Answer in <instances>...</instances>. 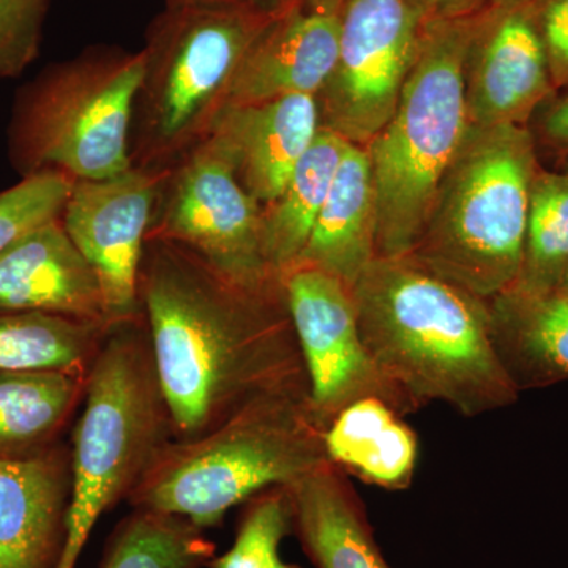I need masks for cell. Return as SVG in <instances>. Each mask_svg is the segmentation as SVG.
Returning a JSON list of instances; mask_svg holds the SVG:
<instances>
[{
    "label": "cell",
    "mask_w": 568,
    "mask_h": 568,
    "mask_svg": "<svg viewBox=\"0 0 568 568\" xmlns=\"http://www.w3.org/2000/svg\"><path fill=\"white\" fill-rule=\"evenodd\" d=\"M568 171V170H567Z\"/></svg>",
    "instance_id": "e575fe53"
},
{
    "label": "cell",
    "mask_w": 568,
    "mask_h": 568,
    "mask_svg": "<svg viewBox=\"0 0 568 568\" xmlns=\"http://www.w3.org/2000/svg\"><path fill=\"white\" fill-rule=\"evenodd\" d=\"M110 328L44 313L0 312V373L89 372Z\"/></svg>",
    "instance_id": "cb8c5ba5"
},
{
    "label": "cell",
    "mask_w": 568,
    "mask_h": 568,
    "mask_svg": "<svg viewBox=\"0 0 568 568\" xmlns=\"http://www.w3.org/2000/svg\"><path fill=\"white\" fill-rule=\"evenodd\" d=\"M484 11L426 21L416 62L384 129L366 145L377 205V257L407 256L470 130L466 67Z\"/></svg>",
    "instance_id": "277c9868"
},
{
    "label": "cell",
    "mask_w": 568,
    "mask_h": 568,
    "mask_svg": "<svg viewBox=\"0 0 568 568\" xmlns=\"http://www.w3.org/2000/svg\"><path fill=\"white\" fill-rule=\"evenodd\" d=\"M215 541L190 519L132 508L104 545L100 568H207Z\"/></svg>",
    "instance_id": "d4e9b609"
},
{
    "label": "cell",
    "mask_w": 568,
    "mask_h": 568,
    "mask_svg": "<svg viewBox=\"0 0 568 568\" xmlns=\"http://www.w3.org/2000/svg\"><path fill=\"white\" fill-rule=\"evenodd\" d=\"M500 361L519 394L568 381V290H510L489 302Z\"/></svg>",
    "instance_id": "ffe728a7"
},
{
    "label": "cell",
    "mask_w": 568,
    "mask_h": 568,
    "mask_svg": "<svg viewBox=\"0 0 568 568\" xmlns=\"http://www.w3.org/2000/svg\"><path fill=\"white\" fill-rule=\"evenodd\" d=\"M321 129L316 97L224 104L203 140L265 207L274 203ZM200 141V142H201Z\"/></svg>",
    "instance_id": "5bb4252c"
},
{
    "label": "cell",
    "mask_w": 568,
    "mask_h": 568,
    "mask_svg": "<svg viewBox=\"0 0 568 568\" xmlns=\"http://www.w3.org/2000/svg\"><path fill=\"white\" fill-rule=\"evenodd\" d=\"M534 2H537V0H488V7L504 9V7L529 6Z\"/></svg>",
    "instance_id": "d6a6232c"
},
{
    "label": "cell",
    "mask_w": 568,
    "mask_h": 568,
    "mask_svg": "<svg viewBox=\"0 0 568 568\" xmlns=\"http://www.w3.org/2000/svg\"><path fill=\"white\" fill-rule=\"evenodd\" d=\"M168 2L144 50L148 74L140 93L145 152L155 156L203 140L246 55L297 0Z\"/></svg>",
    "instance_id": "52a82bcc"
},
{
    "label": "cell",
    "mask_w": 568,
    "mask_h": 568,
    "mask_svg": "<svg viewBox=\"0 0 568 568\" xmlns=\"http://www.w3.org/2000/svg\"><path fill=\"white\" fill-rule=\"evenodd\" d=\"M308 392L265 395L203 435L170 440L126 504L207 530L257 493L313 473L328 458Z\"/></svg>",
    "instance_id": "3957f363"
},
{
    "label": "cell",
    "mask_w": 568,
    "mask_h": 568,
    "mask_svg": "<svg viewBox=\"0 0 568 568\" xmlns=\"http://www.w3.org/2000/svg\"><path fill=\"white\" fill-rule=\"evenodd\" d=\"M287 536H293L290 491L264 489L242 504L233 545L215 555L207 568H302L282 558L280 549Z\"/></svg>",
    "instance_id": "4316f807"
},
{
    "label": "cell",
    "mask_w": 568,
    "mask_h": 568,
    "mask_svg": "<svg viewBox=\"0 0 568 568\" xmlns=\"http://www.w3.org/2000/svg\"><path fill=\"white\" fill-rule=\"evenodd\" d=\"M532 7L547 51L552 85L555 91H560L568 85V0H537Z\"/></svg>",
    "instance_id": "f546056e"
},
{
    "label": "cell",
    "mask_w": 568,
    "mask_h": 568,
    "mask_svg": "<svg viewBox=\"0 0 568 568\" xmlns=\"http://www.w3.org/2000/svg\"><path fill=\"white\" fill-rule=\"evenodd\" d=\"M567 92L545 108L540 119V133L545 142L568 153V85Z\"/></svg>",
    "instance_id": "4dcf8cb0"
},
{
    "label": "cell",
    "mask_w": 568,
    "mask_h": 568,
    "mask_svg": "<svg viewBox=\"0 0 568 568\" xmlns=\"http://www.w3.org/2000/svg\"><path fill=\"white\" fill-rule=\"evenodd\" d=\"M528 125L470 129L407 256L491 302L517 283L538 171Z\"/></svg>",
    "instance_id": "8992f818"
},
{
    "label": "cell",
    "mask_w": 568,
    "mask_h": 568,
    "mask_svg": "<svg viewBox=\"0 0 568 568\" xmlns=\"http://www.w3.org/2000/svg\"><path fill=\"white\" fill-rule=\"evenodd\" d=\"M73 185L69 175L41 171L0 193V254L32 231L61 220Z\"/></svg>",
    "instance_id": "83f0119b"
},
{
    "label": "cell",
    "mask_w": 568,
    "mask_h": 568,
    "mask_svg": "<svg viewBox=\"0 0 568 568\" xmlns=\"http://www.w3.org/2000/svg\"><path fill=\"white\" fill-rule=\"evenodd\" d=\"M48 0H0V80L18 77L39 54Z\"/></svg>",
    "instance_id": "f1b7e54d"
},
{
    "label": "cell",
    "mask_w": 568,
    "mask_h": 568,
    "mask_svg": "<svg viewBox=\"0 0 568 568\" xmlns=\"http://www.w3.org/2000/svg\"><path fill=\"white\" fill-rule=\"evenodd\" d=\"M567 268L568 171L551 173L538 168L530 192L521 271L510 290H552L560 286Z\"/></svg>",
    "instance_id": "484cf974"
},
{
    "label": "cell",
    "mask_w": 568,
    "mask_h": 568,
    "mask_svg": "<svg viewBox=\"0 0 568 568\" xmlns=\"http://www.w3.org/2000/svg\"><path fill=\"white\" fill-rule=\"evenodd\" d=\"M353 295L373 361L418 409L440 402L478 417L517 402L497 354L488 301L410 256L376 257Z\"/></svg>",
    "instance_id": "7a4b0ae2"
},
{
    "label": "cell",
    "mask_w": 568,
    "mask_h": 568,
    "mask_svg": "<svg viewBox=\"0 0 568 568\" xmlns=\"http://www.w3.org/2000/svg\"><path fill=\"white\" fill-rule=\"evenodd\" d=\"M343 0H297L254 44L224 104L317 97L338 55Z\"/></svg>",
    "instance_id": "2e32d148"
},
{
    "label": "cell",
    "mask_w": 568,
    "mask_h": 568,
    "mask_svg": "<svg viewBox=\"0 0 568 568\" xmlns=\"http://www.w3.org/2000/svg\"><path fill=\"white\" fill-rule=\"evenodd\" d=\"M555 92L532 3L487 7L466 67L470 129L528 125Z\"/></svg>",
    "instance_id": "4fadbf2b"
},
{
    "label": "cell",
    "mask_w": 568,
    "mask_h": 568,
    "mask_svg": "<svg viewBox=\"0 0 568 568\" xmlns=\"http://www.w3.org/2000/svg\"><path fill=\"white\" fill-rule=\"evenodd\" d=\"M328 462L364 484L403 491L413 485L418 437L405 416L379 398L345 407L324 433Z\"/></svg>",
    "instance_id": "44dd1931"
},
{
    "label": "cell",
    "mask_w": 568,
    "mask_h": 568,
    "mask_svg": "<svg viewBox=\"0 0 568 568\" xmlns=\"http://www.w3.org/2000/svg\"><path fill=\"white\" fill-rule=\"evenodd\" d=\"M560 286L566 287V290H568V268L566 275H564V280L562 283H560Z\"/></svg>",
    "instance_id": "836d02e7"
},
{
    "label": "cell",
    "mask_w": 568,
    "mask_h": 568,
    "mask_svg": "<svg viewBox=\"0 0 568 568\" xmlns=\"http://www.w3.org/2000/svg\"><path fill=\"white\" fill-rule=\"evenodd\" d=\"M70 443L0 459V568H58L69 537Z\"/></svg>",
    "instance_id": "9a60e30c"
},
{
    "label": "cell",
    "mask_w": 568,
    "mask_h": 568,
    "mask_svg": "<svg viewBox=\"0 0 568 568\" xmlns=\"http://www.w3.org/2000/svg\"><path fill=\"white\" fill-rule=\"evenodd\" d=\"M160 178L132 168L103 181H77L62 224L91 265L111 324L142 317L140 272Z\"/></svg>",
    "instance_id": "7c38bea8"
},
{
    "label": "cell",
    "mask_w": 568,
    "mask_h": 568,
    "mask_svg": "<svg viewBox=\"0 0 568 568\" xmlns=\"http://www.w3.org/2000/svg\"><path fill=\"white\" fill-rule=\"evenodd\" d=\"M293 536L315 568H392L364 500L331 462L287 485Z\"/></svg>",
    "instance_id": "ac0fdd59"
},
{
    "label": "cell",
    "mask_w": 568,
    "mask_h": 568,
    "mask_svg": "<svg viewBox=\"0 0 568 568\" xmlns=\"http://www.w3.org/2000/svg\"><path fill=\"white\" fill-rule=\"evenodd\" d=\"M349 144L321 126L283 192L263 207L265 260L280 278L304 252Z\"/></svg>",
    "instance_id": "603a6c76"
},
{
    "label": "cell",
    "mask_w": 568,
    "mask_h": 568,
    "mask_svg": "<svg viewBox=\"0 0 568 568\" xmlns=\"http://www.w3.org/2000/svg\"><path fill=\"white\" fill-rule=\"evenodd\" d=\"M174 439L144 317L112 325L88 373L71 432L69 537L58 568H77L104 514L129 499Z\"/></svg>",
    "instance_id": "5b68a950"
},
{
    "label": "cell",
    "mask_w": 568,
    "mask_h": 568,
    "mask_svg": "<svg viewBox=\"0 0 568 568\" xmlns=\"http://www.w3.org/2000/svg\"><path fill=\"white\" fill-rule=\"evenodd\" d=\"M148 239L182 246L253 293L283 287L265 260L263 207L207 142H197L174 174L163 215Z\"/></svg>",
    "instance_id": "30bf717a"
},
{
    "label": "cell",
    "mask_w": 568,
    "mask_h": 568,
    "mask_svg": "<svg viewBox=\"0 0 568 568\" xmlns=\"http://www.w3.org/2000/svg\"><path fill=\"white\" fill-rule=\"evenodd\" d=\"M148 54L85 55L43 74L26 92L11 130L24 175L55 171L103 181L132 170L130 126Z\"/></svg>",
    "instance_id": "ba28073f"
},
{
    "label": "cell",
    "mask_w": 568,
    "mask_h": 568,
    "mask_svg": "<svg viewBox=\"0 0 568 568\" xmlns=\"http://www.w3.org/2000/svg\"><path fill=\"white\" fill-rule=\"evenodd\" d=\"M88 373H0V459L37 457L62 443L84 402Z\"/></svg>",
    "instance_id": "7402d4cb"
},
{
    "label": "cell",
    "mask_w": 568,
    "mask_h": 568,
    "mask_svg": "<svg viewBox=\"0 0 568 568\" xmlns=\"http://www.w3.org/2000/svg\"><path fill=\"white\" fill-rule=\"evenodd\" d=\"M426 21L416 0H343L335 69L316 97L321 126L366 148L394 114Z\"/></svg>",
    "instance_id": "9c48e42d"
},
{
    "label": "cell",
    "mask_w": 568,
    "mask_h": 568,
    "mask_svg": "<svg viewBox=\"0 0 568 568\" xmlns=\"http://www.w3.org/2000/svg\"><path fill=\"white\" fill-rule=\"evenodd\" d=\"M376 233L377 205L372 162L366 149L349 144L323 211L294 267L320 268L353 287L377 257Z\"/></svg>",
    "instance_id": "d6986e66"
},
{
    "label": "cell",
    "mask_w": 568,
    "mask_h": 568,
    "mask_svg": "<svg viewBox=\"0 0 568 568\" xmlns=\"http://www.w3.org/2000/svg\"><path fill=\"white\" fill-rule=\"evenodd\" d=\"M0 312L44 313L112 327L95 272L62 220L0 254Z\"/></svg>",
    "instance_id": "e0dca14e"
},
{
    "label": "cell",
    "mask_w": 568,
    "mask_h": 568,
    "mask_svg": "<svg viewBox=\"0 0 568 568\" xmlns=\"http://www.w3.org/2000/svg\"><path fill=\"white\" fill-rule=\"evenodd\" d=\"M426 20H459L487 9L488 0H416Z\"/></svg>",
    "instance_id": "1f68e13d"
},
{
    "label": "cell",
    "mask_w": 568,
    "mask_h": 568,
    "mask_svg": "<svg viewBox=\"0 0 568 568\" xmlns=\"http://www.w3.org/2000/svg\"><path fill=\"white\" fill-rule=\"evenodd\" d=\"M140 304L174 439L265 395L310 390L283 287L253 293L182 246L148 239Z\"/></svg>",
    "instance_id": "6da1fadb"
},
{
    "label": "cell",
    "mask_w": 568,
    "mask_h": 568,
    "mask_svg": "<svg viewBox=\"0 0 568 568\" xmlns=\"http://www.w3.org/2000/svg\"><path fill=\"white\" fill-rule=\"evenodd\" d=\"M282 284L317 424L327 428L345 407L364 398L383 399L405 417L420 410L373 361L358 325L353 287L306 265L290 268Z\"/></svg>",
    "instance_id": "8fae6325"
}]
</instances>
